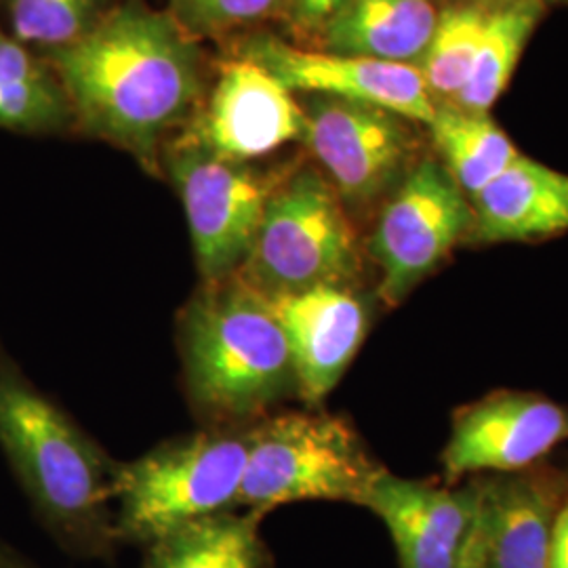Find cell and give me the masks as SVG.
<instances>
[{"instance_id":"obj_1","label":"cell","mask_w":568,"mask_h":568,"mask_svg":"<svg viewBox=\"0 0 568 568\" xmlns=\"http://www.w3.org/2000/svg\"><path fill=\"white\" fill-rule=\"evenodd\" d=\"M68 98L74 126L131 154L163 178L164 145L206 95L203 51L175 20L126 0L103 13L82 39L47 53Z\"/></svg>"},{"instance_id":"obj_2","label":"cell","mask_w":568,"mask_h":568,"mask_svg":"<svg viewBox=\"0 0 568 568\" xmlns=\"http://www.w3.org/2000/svg\"><path fill=\"white\" fill-rule=\"evenodd\" d=\"M0 450L51 541L84 562H110L116 462L0 345Z\"/></svg>"},{"instance_id":"obj_3","label":"cell","mask_w":568,"mask_h":568,"mask_svg":"<svg viewBox=\"0 0 568 568\" xmlns=\"http://www.w3.org/2000/svg\"><path fill=\"white\" fill-rule=\"evenodd\" d=\"M182 386L204 427H246L297 400L283 325L239 274L199 284L175 318Z\"/></svg>"},{"instance_id":"obj_4","label":"cell","mask_w":568,"mask_h":568,"mask_svg":"<svg viewBox=\"0 0 568 568\" xmlns=\"http://www.w3.org/2000/svg\"><path fill=\"white\" fill-rule=\"evenodd\" d=\"M251 426L204 427L121 462L114 514L121 546H148L173 528L239 508Z\"/></svg>"},{"instance_id":"obj_5","label":"cell","mask_w":568,"mask_h":568,"mask_svg":"<svg viewBox=\"0 0 568 568\" xmlns=\"http://www.w3.org/2000/svg\"><path fill=\"white\" fill-rule=\"evenodd\" d=\"M366 262L356 220L325 173L300 156L265 206L236 274L274 297L316 286H366Z\"/></svg>"},{"instance_id":"obj_6","label":"cell","mask_w":568,"mask_h":568,"mask_svg":"<svg viewBox=\"0 0 568 568\" xmlns=\"http://www.w3.org/2000/svg\"><path fill=\"white\" fill-rule=\"evenodd\" d=\"M384 467L344 415L323 406L278 408L251 426L239 508L264 516L302 501L361 508Z\"/></svg>"},{"instance_id":"obj_7","label":"cell","mask_w":568,"mask_h":568,"mask_svg":"<svg viewBox=\"0 0 568 568\" xmlns=\"http://www.w3.org/2000/svg\"><path fill=\"white\" fill-rule=\"evenodd\" d=\"M305 114L304 145L349 215H375L427 152L419 122L382 105L328 95H297Z\"/></svg>"},{"instance_id":"obj_8","label":"cell","mask_w":568,"mask_h":568,"mask_svg":"<svg viewBox=\"0 0 568 568\" xmlns=\"http://www.w3.org/2000/svg\"><path fill=\"white\" fill-rule=\"evenodd\" d=\"M300 156L262 166L234 163L169 143L163 178L182 201L194 264L203 283L236 274L253 246L265 206Z\"/></svg>"},{"instance_id":"obj_9","label":"cell","mask_w":568,"mask_h":568,"mask_svg":"<svg viewBox=\"0 0 568 568\" xmlns=\"http://www.w3.org/2000/svg\"><path fill=\"white\" fill-rule=\"evenodd\" d=\"M471 203L434 154H426L375 213L365 241L377 270V304L394 310L467 244Z\"/></svg>"},{"instance_id":"obj_10","label":"cell","mask_w":568,"mask_h":568,"mask_svg":"<svg viewBox=\"0 0 568 568\" xmlns=\"http://www.w3.org/2000/svg\"><path fill=\"white\" fill-rule=\"evenodd\" d=\"M304 140L305 114L297 95L260 65L232 55L220 65L196 114L169 143L234 163H260Z\"/></svg>"},{"instance_id":"obj_11","label":"cell","mask_w":568,"mask_h":568,"mask_svg":"<svg viewBox=\"0 0 568 568\" xmlns=\"http://www.w3.org/2000/svg\"><path fill=\"white\" fill-rule=\"evenodd\" d=\"M234 58L260 65L295 95H328L375 103L427 126L432 102L422 72L396 61L345 55L286 42L270 32H251L234 44Z\"/></svg>"},{"instance_id":"obj_12","label":"cell","mask_w":568,"mask_h":568,"mask_svg":"<svg viewBox=\"0 0 568 568\" xmlns=\"http://www.w3.org/2000/svg\"><path fill=\"white\" fill-rule=\"evenodd\" d=\"M568 440V406L535 392L497 389L453 415L440 455L445 483L541 464Z\"/></svg>"},{"instance_id":"obj_13","label":"cell","mask_w":568,"mask_h":568,"mask_svg":"<svg viewBox=\"0 0 568 568\" xmlns=\"http://www.w3.org/2000/svg\"><path fill=\"white\" fill-rule=\"evenodd\" d=\"M476 514L464 568H548L568 474L548 464L474 476Z\"/></svg>"},{"instance_id":"obj_14","label":"cell","mask_w":568,"mask_h":568,"mask_svg":"<svg viewBox=\"0 0 568 568\" xmlns=\"http://www.w3.org/2000/svg\"><path fill=\"white\" fill-rule=\"evenodd\" d=\"M267 300L288 342L297 400L323 406L365 344L377 305L375 291L316 286Z\"/></svg>"},{"instance_id":"obj_15","label":"cell","mask_w":568,"mask_h":568,"mask_svg":"<svg viewBox=\"0 0 568 568\" xmlns=\"http://www.w3.org/2000/svg\"><path fill=\"white\" fill-rule=\"evenodd\" d=\"M361 508L387 528L400 568H464L476 514L474 480L464 487L410 480L387 467Z\"/></svg>"},{"instance_id":"obj_16","label":"cell","mask_w":568,"mask_h":568,"mask_svg":"<svg viewBox=\"0 0 568 568\" xmlns=\"http://www.w3.org/2000/svg\"><path fill=\"white\" fill-rule=\"evenodd\" d=\"M467 243H535L568 232V175L520 154L471 201Z\"/></svg>"},{"instance_id":"obj_17","label":"cell","mask_w":568,"mask_h":568,"mask_svg":"<svg viewBox=\"0 0 568 568\" xmlns=\"http://www.w3.org/2000/svg\"><path fill=\"white\" fill-rule=\"evenodd\" d=\"M438 16L440 0H347L312 49L417 68Z\"/></svg>"},{"instance_id":"obj_18","label":"cell","mask_w":568,"mask_h":568,"mask_svg":"<svg viewBox=\"0 0 568 568\" xmlns=\"http://www.w3.org/2000/svg\"><path fill=\"white\" fill-rule=\"evenodd\" d=\"M264 514L230 509L173 528L143 546L142 568H276Z\"/></svg>"},{"instance_id":"obj_19","label":"cell","mask_w":568,"mask_h":568,"mask_svg":"<svg viewBox=\"0 0 568 568\" xmlns=\"http://www.w3.org/2000/svg\"><path fill=\"white\" fill-rule=\"evenodd\" d=\"M426 129L432 154L469 201L523 154L490 114L467 112L455 103H436Z\"/></svg>"},{"instance_id":"obj_20","label":"cell","mask_w":568,"mask_h":568,"mask_svg":"<svg viewBox=\"0 0 568 568\" xmlns=\"http://www.w3.org/2000/svg\"><path fill=\"white\" fill-rule=\"evenodd\" d=\"M546 9L544 0H495L466 87L450 103L488 114L511 81Z\"/></svg>"},{"instance_id":"obj_21","label":"cell","mask_w":568,"mask_h":568,"mask_svg":"<svg viewBox=\"0 0 568 568\" xmlns=\"http://www.w3.org/2000/svg\"><path fill=\"white\" fill-rule=\"evenodd\" d=\"M70 126L74 116L51 65L0 32V129L41 135Z\"/></svg>"},{"instance_id":"obj_22","label":"cell","mask_w":568,"mask_h":568,"mask_svg":"<svg viewBox=\"0 0 568 568\" xmlns=\"http://www.w3.org/2000/svg\"><path fill=\"white\" fill-rule=\"evenodd\" d=\"M493 2L440 4L438 23L417 63L432 102L450 103L466 87Z\"/></svg>"},{"instance_id":"obj_23","label":"cell","mask_w":568,"mask_h":568,"mask_svg":"<svg viewBox=\"0 0 568 568\" xmlns=\"http://www.w3.org/2000/svg\"><path fill=\"white\" fill-rule=\"evenodd\" d=\"M108 0H2L11 37L55 51L82 39L108 11Z\"/></svg>"},{"instance_id":"obj_24","label":"cell","mask_w":568,"mask_h":568,"mask_svg":"<svg viewBox=\"0 0 568 568\" xmlns=\"http://www.w3.org/2000/svg\"><path fill=\"white\" fill-rule=\"evenodd\" d=\"M286 0H169V16L194 41L227 39L234 32L283 20Z\"/></svg>"},{"instance_id":"obj_25","label":"cell","mask_w":568,"mask_h":568,"mask_svg":"<svg viewBox=\"0 0 568 568\" xmlns=\"http://www.w3.org/2000/svg\"><path fill=\"white\" fill-rule=\"evenodd\" d=\"M347 0H286L284 18L302 47H318L326 28L342 13Z\"/></svg>"},{"instance_id":"obj_26","label":"cell","mask_w":568,"mask_h":568,"mask_svg":"<svg viewBox=\"0 0 568 568\" xmlns=\"http://www.w3.org/2000/svg\"><path fill=\"white\" fill-rule=\"evenodd\" d=\"M548 568H568V499L554 527Z\"/></svg>"},{"instance_id":"obj_27","label":"cell","mask_w":568,"mask_h":568,"mask_svg":"<svg viewBox=\"0 0 568 568\" xmlns=\"http://www.w3.org/2000/svg\"><path fill=\"white\" fill-rule=\"evenodd\" d=\"M0 568H42L9 541L0 539Z\"/></svg>"},{"instance_id":"obj_28","label":"cell","mask_w":568,"mask_h":568,"mask_svg":"<svg viewBox=\"0 0 568 568\" xmlns=\"http://www.w3.org/2000/svg\"><path fill=\"white\" fill-rule=\"evenodd\" d=\"M447 2H493V0H440V4H447Z\"/></svg>"},{"instance_id":"obj_29","label":"cell","mask_w":568,"mask_h":568,"mask_svg":"<svg viewBox=\"0 0 568 568\" xmlns=\"http://www.w3.org/2000/svg\"><path fill=\"white\" fill-rule=\"evenodd\" d=\"M546 4H565V7H568V0H544Z\"/></svg>"}]
</instances>
